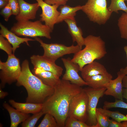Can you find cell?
I'll use <instances>...</instances> for the list:
<instances>
[{"label": "cell", "instance_id": "1", "mask_svg": "<svg viewBox=\"0 0 127 127\" xmlns=\"http://www.w3.org/2000/svg\"><path fill=\"white\" fill-rule=\"evenodd\" d=\"M54 88L53 93L43 103L41 111L44 114L48 113L53 115L58 127H64L71 101L83 88L62 79Z\"/></svg>", "mask_w": 127, "mask_h": 127}, {"label": "cell", "instance_id": "2", "mask_svg": "<svg viewBox=\"0 0 127 127\" xmlns=\"http://www.w3.org/2000/svg\"><path fill=\"white\" fill-rule=\"evenodd\" d=\"M21 69L16 85L18 86H23L26 89L28 94L26 102L43 103L53 93L54 88L45 84L33 74L27 60L23 61Z\"/></svg>", "mask_w": 127, "mask_h": 127}, {"label": "cell", "instance_id": "3", "mask_svg": "<svg viewBox=\"0 0 127 127\" xmlns=\"http://www.w3.org/2000/svg\"><path fill=\"white\" fill-rule=\"evenodd\" d=\"M84 48L74 54L71 60L78 64L80 71L85 65L100 60L107 53L105 43L100 36L89 35L84 38Z\"/></svg>", "mask_w": 127, "mask_h": 127}, {"label": "cell", "instance_id": "4", "mask_svg": "<svg viewBox=\"0 0 127 127\" xmlns=\"http://www.w3.org/2000/svg\"><path fill=\"white\" fill-rule=\"evenodd\" d=\"M52 30L40 20L17 21L11 28L10 31L18 36L34 38L39 37L51 39Z\"/></svg>", "mask_w": 127, "mask_h": 127}, {"label": "cell", "instance_id": "5", "mask_svg": "<svg viewBox=\"0 0 127 127\" xmlns=\"http://www.w3.org/2000/svg\"><path fill=\"white\" fill-rule=\"evenodd\" d=\"M82 6L89 20L99 25L105 24L112 13L107 9L106 0H88Z\"/></svg>", "mask_w": 127, "mask_h": 127}, {"label": "cell", "instance_id": "6", "mask_svg": "<svg viewBox=\"0 0 127 127\" xmlns=\"http://www.w3.org/2000/svg\"><path fill=\"white\" fill-rule=\"evenodd\" d=\"M0 88L3 89L6 84L17 81L21 71L19 59L14 54L8 55L5 62L0 60Z\"/></svg>", "mask_w": 127, "mask_h": 127}, {"label": "cell", "instance_id": "7", "mask_svg": "<svg viewBox=\"0 0 127 127\" xmlns=\"http://www.w3.org/2000/svg\"><path fill=\"white\" fill-rule=\"evenodd\" d=\"M40 44L44 50L43 55L55 61L64 56L75 54L82 49L77 45L67 46L64 44L56 43L47 44L44 42L38 37L34 38Z\"/></svg>", "mask_w": 127, "mask_h": 127}, {"label": "cell", "instance_id": "8", "mask_svg": "<svg viewBox=\"0 0 127 127\" xmlns=\"http://www.w3.org/2000/svg\"><path fill=\"white\" fill-rule=\"evenodd\" d=\"M88 98L83 88L72 99L69 106V117H74L86 123L87 119V110Z\"/></svg>", "mask_w": 127, "mask_h": 127}, {"label": "cell", "instance_id": "9", "mask_svg": "<svg viewBox=\"0 0 127 127\" xmlns=\"http://www.w3.org/2000/svg\"><path fill=\"white\" fill-rule=\"evenodd\" d=\"M88 98L87 119L86 123L90 127H95L97 123L96 113L99 99L104 95L106 87L94 88L90 87L83 88Z\"/></svg>", "mask_w": 127, "mask_h": 127}, {"label": "cell", "instance_id": "10", "mask_svg": "<svg viewBox=\"0 0 127 127\" xmlns=\"http://www.w3.org/2000/svg\"><path fill=\"white\" fill-rule=\"evenodd\" d=\"M61 60L65 69L62 79L69 81L71 83L80 87L87 85V84L78 74L80 70L79 65L72 61L70 57L62 58Z\"/></svg>", "mask_w": 127, "mask_h": 127}, {"label": "cell", "instance_id": "11", "mask_svg": "<svg viewBox=\"0 0 127 127\" xmlns=\"http://www.w3.org/2000/svg\"><path fill=\"white\" fill-rule=\"evenodd\" d=\"M35 0L42 10V13L40 15V20L44 22L45 25L53 30L55 25L57 24V19L60 13L57 10L59 6L56 4H49L43 0Z\"/></svg>", "mask_w": 127, "mask_h": 127}, {"label": "cell", "instance_id": "12", "mask_svg": "<svg viewBox=\"0 0 127 127\" xmlns=\"http://www.w3.org/2000/svg\"><path fill=\"white\" fill-rule=\"evenodd\" d=\"M30 59L34 68H39L51 72L59 77L62 74L63 68L56 64L54 60L43 55H33L31 57Z\"/></svg>", "mask_w": 127, "mask_h": 127}, {"label": "cell", "instance_id": "13", "mask_svg": "<svg viewBox=\"0 0 127 127\" xmlns=\"http://www.w3.org/2000/svg\"><path fill=\"white\" fill-rule=\"evenodd\" d=\"M18 0L20 9L15 17L17 21H27L35 19L37 12L40 7L38 3L30 4L24 0Z\"/></svg>", "mask_w": 127, "mask_h": 127}, {"label": "cell", "instance_id": "14", "mask_svg": "<svg viewBox=\"0 0 127 127\" xmlns=\"http://www.w3.org/2000/svg\"><path fill=\"white\" fill-rule=\"evenodd\" d=\"M117 78L110 80L107 85L104 94L112 96L116 99L123 101L122 82L126 75L120 70L117 72Z\"/></svg>", "mask_w": 127, "mask_h": 127}, {"label": "cell", "instance_id": "15", "mask_svg": "<svg viewBox=\"0 0 127 127\" xmlns=\"http://www.w3.org/2000/svg\"><path fill=\"white\" fill-rule=\"evenodd\" d=\"M0 35L6 39L11 44L12 47L13 53L14 54L16 49L20 47L21 44L25 43L29 46L28 41L36 40L28 37L22 38L19 37L11 31H9L7 28L0 23Z\"/></svg>", "mask_w": 127, "mask_h": 127}, {"label": "cell", "instance_id": "16", "mask_svg": "<svg viewBox=\"0 0 127 127\" xmlns=\"http://www.w3.org/2000/svg\"><path fill=\"white\" fill-rule=\"evenodd\" d=\"M32 72L45 84L54 88L61 81L60 77L55 74L40 68H34Z\"/></svg>", "mask_w": 127, "mask_h": 127}, {"label": "cell", "instance_id": "17", "mask_svg": "<svg viewBox=\"0 0 127 127\" xmlns=\"http://www.w3.org/2000/svg\"><path fill=\"white\" fill-rule=\"evenodd\" d=\"M81 71L82 78L85 81L91 76L107 72L103 65L94 61L84 66Z\"/></svg>", "mask_w": 127, "mask_h": 127}, {"label": "cell", "instance_id": "18", "mask_svg": "<svg viewBox=\"0 0 127 127\" xmlns=\"http://www.w3.org/2000/svg\"><path fill=\"white\" fill-rule=\"evenodd\" d=\"M64 21L67 25L68 32L72 37L73 42H76L82 49L84 44V38L83 36L82 30L77 26L75 19H67Z\"/></svg>", "mask_w": 127, "mask_h": 127}, {"label": "cell", "instance_id": "19", "mask_svg": "<svg viewBox=\"0 0 127 127\" xmlns=\"http://www.w3.org/2000/svg\"><path fill=\"white\" fill-rule=\"evenodd\" d=\"M9 102L13 107L21 112L27 114H34L39 112L42 110V108L43 103H19L12 99H10Z\"/></svg>", "mask_w": 127, "mask_h": 127}, {"label": "cell", "instance_id": "20", "mask_svg": "<svg viewBox=\"0 0 127 127\" xmlns=\"http://www.w3.org/2000/svg\"><path fill=\"white\" fill-rule=\"evenodd\" d=\"M3 106L9 114L11 119V127H17L19 124L30 116L29 114L24 113L14 108L6 102L3 103Z\"/></svg>", "mask_w": 127, "mask_h": 127}, {"label": "cell", "instance_id": "21", "mask_svg": "<svg viewBox=\"0 0 127 127\" xmlns=\"http://www.w3.org/2000/svg\"><path fill=\"white\" fill-rule=\"evenodd\" d=\"M113 76L107 72L103 74H99L91 76L86 79L85 81L89 87L94 88L106 87Z\"/></svg>", "mask_w": 127, "mask_h": 127}, {"label": "cell", "instance_id": "22", "mask_svg": "<svg viewBox=\"0 0 127 127\" xmlns=\"http://www.w3.org/2000/svg\"><path fill=\"white\" fill-rule=\"evenodd\" d=\"M60 6V13L57 19V24L67 19H75L76 12L81 10L82 7V6L80 5L71 7L66 4Z\"/></svg>", "mask_w": 127, "mask_h": 127}, {"label": "cell", "instance_id": "23", "mask_svg": "<svg viewBox=\"0 0 127 127\" xmlns=\"http://www.w3.org/2000/svg\"><path fill=\"white\" fill-rule=\"evenodd\" d=\"M96 109L109 117L118 122L127 121V115H124L117 111H113L101 108H97Z\"/></svg>", "mask_w": 127, "mask_h": 127}, {"label": "cell", "instance_id": "24", "mask_svg": "<svg viewBox=\"0 0 127 127\" xmlns=\"http://www.w3.org/2000/svg\"><path fill=\"white\" fill-rule=\"evenodd\" d=\"M111 3L107 8L110 12L118 13V11H123L127 13V7L125 1L127 0H111Z\"/></svg>", "mask_w": 127, "mask_h": 127}, {"label": "cell", "instance_id": "25", "mask_svg": "<svg viewBox=\"0 0 127 127\" xmlns=\"http://www.w3.org/2000/svg\"><path fill=\"white\" fill-rule=\"evenodd\" d=\"M117 25L121 37L127 40V13H123L118 20Z\"/></svg>", "mask_w": 127, "mask_h": 127}, {"label": "cell", "instance_id": "26", "mask_svg": "<svg viewBox=\"0 0 127 127\" xmlns=\"http://www.w3.org/2000/svg\"><path fill=\"white\" fill-rule=\"evenodd\" d=\"M38 127H58L56 121L51 114L47 113Z\"/></svg>", "mask_w": 127, "mask_h": 127}, {"label": "cell", "instance_id": "27", "mask_svg": "<svg viewBox=\"0 0 127 127\" xmlns=\"http://www.w3.org/2000/svg\"><path fill=\"white\" fill-rule=\"evenodd\" d=\"M44 114L41 111L40 112L34 114L22 122L21 126L22 127H34L40 118Z\"/></svg>", "mask_w": 127, "mask_h": 127}, {"label": "cell", "instance_id": "28", "mask_svg": "<svg viewBox=\"0 0 127 127\" xmlns=\"http://www.w3.org/2000/svg\"><path fill=\"white\" fill-rule=\"evenodd\" d=\"M96 117L97 123L95 127H108L110 119L108 116L96 109Z\"/></svg>", "mask_w": 127, "mask_h": 127}, {"label": "cell", "instance_id": "29", "mask_svg": "<svg viewBox=\"0 0 127 127\" xmlns=\"http://www.w3.org/2000/svg\"><path fill=\"white\" fill-rule=\"evenodd\" d=\"M65 127H90L86 123L72 117L68 116L65 124Z\"/></svg>", "mask_w": 127, "mask_h": 127}, {"label": "cell", "instance_id": "30", "mask_svg": "<svg viewBox=\"0 0 127 127\" xmlns=\"http://www.w3.org/2000/svg\"><path fill=\"white\" fill-rule=\"evenodd\" d=\"M113 108H120L127 109V103L123 101L116 99L115 101L110 102L105 101L103 103V108L108 109Z\"/></svg>", "mask_w": 127, "mask_h": 127}, {"label": "cell", "instance_id": "31", "mask_svg": "<svg viewBox=\"0 0 127 127\" xmlns=\"http://www.w3.org/2000/svg\"><path fill=\"white\" fill-rule=\"evenodd\" d=\"M0 35V49L5 51L8 55L13 53L12 47L8 41Z\"/></svg>", "mask_w": 127, "mask_h": 127}, {"label": "cell", "instance_id": "32", "mask_svg": "<svg viewBox=\"0 0 127 127\" xmlns=\"http://www.w3.org/2000/svg\"><path fill=\"white\" fill-rule=\"evenodd\" d=\"M0 14L3 17L5 21H8L10 17L12 15V10L9 3L2 9Z\"/></svg>", "mask_w": 127, "mask_h": 127}, {"label": "cell", "instance_id": "33", "mask_svg": "<svg viewBox=\"0 0 127 127\" xmlns=\"http://www.w3.org/2000/svg\"><path fill=\"white\" fill-rule=\"evenodd\" d=\"M12 9V15L16 16L19 11V6L18 0H9V3Z\"/></svg>", "mask_w": 127, "mask_h": 127}, {"label": "cell", "instance_id": "34", "mask_svg": "<svg viewBox=\"0 0 127 127\" xmlns=\"http://www.w3.org/2000/svg\"><path fill=\"white\" fill-rule=\"evenodd\" d=\"M46 3L51 5H58L59 6L66 4L65 0H43Z\"/></svg>", "mask_w": 127, "mask_h": 127}, {"label": "cell", "instance_id": "35", "mask_svg": "<svg viewBox=\"0 0 127 127\" xmlns=\"http://www.w3.org/2000/svg\"><path fill=\"white\" fill-rule=\"evenodd\" d=\"M108 127H123L122 123L113 119H110Z\"/></svg>", "mask_w": 127, "mask_h": 127}, {"label": "cell", "instance_id": "36", "mask_svg": "<svg viewBox=\"0 0 127 127\" xmlns=\"http://www.w3.org/2000/svg\"><path fill=\"white\" fill-rule=\"evenodd\" d=\"M9 3V0H0V8L2 9L6 6Z\"/></svg>", "mask_w": 127, "mask_h": 127}, {"label": "cell", "instance_id": "37", "mask_svg": "<svg viewBox=\"0 0 127 127\" xmlns=\"http://www.w3.org/2000/svg\"><path fill=\"white\" fill-rule=\"evenodd\" d=\"M2 89L0 88V98L3 99L8 95V93L7 92L3 91Z\"/></svg>", "mask_w": 127, "mask_h": 127}, {"label": "cell", "instance_id": "38", "mask_svg": "<svg viewBox=\"0 0 127 127\" xmlns=\"http://www.w3.org/2000/svg\"><path fill=\"white\" fill-rule=\"evenodd\" d=\"M123 87L127 88V75H125L123 77L122 82Z\"/></svg>", "mask_w": 127, "mask_h": 127}, {"label": "cell", "instance_id": "39", "mask_svg": "<svg viewBox=\"0 0 127 127\" xmlns=\"http://www.w3.org/2000/svg\"><path fill=\"white\" fill-rule=\"evenodd\" d=\"M123 98L126 99L127 102V88H123Z\"/></svg>", "mask_w": 127, "mask_h": 127}, {"label": "cell", "instance_id": "40", "mask_svg": "<svg viewBox=\"0 0 127 127\" xmlns=\"http://www.w3.org/2000/svg\"><path fill=\"white\" fill-rule=\"evenodd\" d=\"M120 70L123 72L126 75H127V66L124 68H121Z\"/></svg>", "mask_w": 127, "mask_h": 127}, {"label": "cell", "instance_id": "41", "mask_svg": "<svg viewBox=\"0 0 127 127\" xmlns=\"http://www.w3.org/2000/svg\"><path fill=\"white\" fill-rule=\"evenodd\" d=\"M122 123L123 127H127V121H123Z\"/></svg>", "mask_w": 127, "mask_h": 127}, {"label": "cell", "instance_id": "42", "mask_svg": "<svg viewBox=\"0 0 127 127\" xmlns=\"http://www.w3.org/2000/svg\"><path fill=\"white\" fill-rule=\"evenodd\" d=\"M124 52L126 53L127 60V46H125L124 47Z\"/></svg>", "mask_w": 127, "mask_h": 127}, {"label": "cell", "instance_id": "43", "mask_svg": "<svg viewBox=\"0 0 127 127\" xmlns=\"http://www.w3.org/2000/svg\"><path fill=\"white\" fill-rule=\"evenodd\" d=\"M65 0L67 1H67H68V0Z\"/></svg>", "mask_w": 127, "mask_h": 127}]
</instances>
